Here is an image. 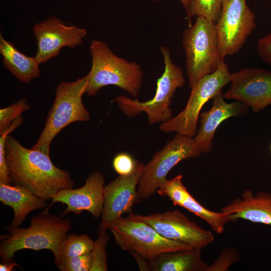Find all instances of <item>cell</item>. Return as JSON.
Returning <instances> with one entry per match:
<instances>
[{"label":"cell","instance_id":"cell-1","mask_svg":"<svg viewBox=\"0 0 271 271\" xmlns=\"http://www.w3.org/2000/svg\"><path fill=\"white\" fill-rule=\"evenodd\" d=\"M5 157L12 182L46 201L52 200L59 191L74 187L69 173L55 166L49 155L24 147L10 134Z\"/></svg>","mask_w":271,"mask_h":271},{"label":"cell","instance_id":"cell-2","mask_svg":"<svg viewBox=\"0 0 271 271\" xmlns=\"http://www.w3.org/2000/svg\"><path fill=\"white\" fill-rule=\"evenodd\" d=\"M92 64L87 75L85 93L93 96L102 87L115 85L136 98L140 93L143 73L137 62L115 55L104 42L92 40L89 47Z\"/></svg>","mask_w":271,"mask_h":271},{"label":"cell","instance_id":"cell-3","mask_svg":"<svg viewBox=\"0 0 271 271\" xmlns=\"http://www.w3.org/2000/svg\"><path fill=\"white\" fill-rule=\"evenodd\" d=\"M71 227L69 219L50 214L44 209L40 215L31 218L29 227H8L10 234L3 237L0 244L3 262L13 261L15 253L25 249H48L55 257L61 240Z\"/></svg>","mask_w":271,"mask_h":271},{"label":"cell","instance_id":"cell-4","mask_svg":"<svg viewBox=\"0 0 271 271\" xmlns=\"http://www.w3.org/2000/svg\"><path fill=\"white\" fill-rule=\"evenodd\" d=\"M87 81L86 75L74 81H61L58 84L45 126L32 149L50 155L51 143L61 130L73 122L90 119L82 101Z\"/></svg>","mask_w":271,"mask_h":271},{"label":"cell","instance_id":"cell-5","mask_svg":"<svg viewBox=\"0 0 271 271\" xmlns=\"http://www.w3.org/2000/svg\"><path fill=\"white\" fill-rule=\"evenodd\" d=\"M215 24L198 16L183 32L182 44L190 88L204 76L215 72L224 61L220 55Z\"/></svg>","mask_w":271,"mask_h":271},{"label":"cell","instance_id":"cell-6","mask_svg":"<svg viewBox=\"0 0 271 271\" xmlns=\"http://www.w3.org/2000/svg\"><path fill=\"white\" fill-rule=\"evenodd\" d=\"M160 49L163 57L165 69L157 80L154 97L148 101L141 102L137 99H131L120 95L113 100L122 112L128 116L146 112L151 125L157 122H165L172 117V110L170 107L172 98L177 89L185 83L183 70L173 62L169 49L165 46H161Z\"/></svg>","mask_w":271,"mask_h":271},{"label":"cell","instance_id":"cell-7","mask_svg":"<svg viewBox=\"0 0 271 271\" xmlns=\"http://www.w3.org/2000/svg\"><path fill=\"white\" fill-rule=\"evenodd\" d=\"M108 229L122 249L148 261L165 252L192 249L162 236L143 221L127 217H121L113 221L109 225Z\"/></svg>","mask_w":271,"mask_h":271},{"label":"cell","instance_id":"cell-8","mask_svg":"<svg viewBox=\"0 0 271 271\" xmlns=\"http://www.w3.org/2000/svg\"><path fill=\"white\" fill-rule=\"evenodd\" d=\"M228 65L223 61L213 73L201 78L191 87L184 109L177 115L163 122L160 129L165 132H177L194 138L197 132L198 120L203 105L230 81Z\"/></svg>","mask_w":271,"mask_h":271},{"label":"cell","instance_id":"cell-9","mask_svg":"<svg viewBox=\"0 0 271 271\" xmlns=\"http://www.w3.org/2000/svg\"><path fill=\"white\" fill-rule=\"evenodd\" d=\"M202 154L194 138L177 133L174 138L155 153L145 165L138 186L137 203L151 197L167 180L169 172L180 162L197 158Z\"/></svg>","mask_w":271,"mask_h":271},{"label":"cell","instance_id":"cell-10","mask_svg":"<svg viewBox=\"0 0 271 271\" xmlns=\"http://www.w3.org/2000/svg\"><path fill=\"white\" fill-rule=\"evenodd\" d=\"M255 28L246 0H224L215 29L223 59L239 51Z\"/></svg>","mask_w":271,"mask_h":271},{"label":"cell","instance_id":"cell-11","mask_svg":"<svg viewBox=\"0 0 271 271\" xmlns=\"http://www.w3.org/2000/svg\"><path fill=\"white\" fill-rule=\"evenodd\" d=\"M127 217L143 221L153 227L162 236L182 243L192 249L201 250L214 240L211 231L201 228L178 210L148 215L131 212Z\"/></svg>","mask_w":271,"mask_h":271},{"label":"cell","instance_id":"cell-12","mask_svg":"<svg viewBox=\"0 0 271 271\" xmlns=\"http://www.w3.org/2000/svg\"><path fill=\"white\" fill-rule=\"evenodd\" d=\"M224 98L234 99L255 113L271 105V72L259 67L245 68L230 74Z\"/></svg>","mask_w":271,"mask_h":271},{"label":"cell","instance_id":"cell-13","mask_svg":"<svg viewBox=\"0 0 271 271\" xmlns=\"http://www.w3.org/2000/svg\"><path fill=\"white\" fill-rule=\"evenodd\" d=\"M145 165L137 161L136 168L129 175L119 176L104 188L103 207L98 233L106 232L109 225L125 213H131L137 203V189Z\"/></svg>","mask_w":271,"mask_h":271},{"label":"cell","instance_id":"cell-14","mask_svg":"<svg viewBox=\"0 0 271 271\" xmlns=\"http://www.w3.org/2000/svg\"><path fill=\"white\" fill-rule=\"evenodd\" d=\"M33 32L37 44L35 57L40 64L57 57L63 47L73 49L81 45L87 33L86 29L67 25L55 16L36 24Z\"/></svg>","mask_w":271,"mask_h":271},{"label":"cell","instance_id":"cell-15","mask_svg":"<svg viewBox=\"0 0 271 271\" xmlns=\"http://www.w3.org/2000/svg\"><path fill=\"white\" fill-rule=\"evenodd\" d=\"M104 177L99 171L90 174L84 185L80 188L63 189L57 192L53 197L52 203L45 209L49 211L54 203L66 204L63 213L79 214L87 211L95 218L101 216L104 201Z\"/></svg>","mask_w":271,"mask_h":271},{"label":"cell","instance_id":"cell-16","mask_svg":"<svg viewBox=\"0 0 271 271\" xmlns=\"http://www.w3.org/2000/svg\"><path fill=\"white\" fill-rule=\"evenodd\" d=\"M156 192L161 196L168 197L174 205L181 206L202 219L218 234L224 231L227 223L235 221L229 214L222 211H211L199 203L183 184L181 174L172 179L166 180Z\"/></svg>","mask_w":271,"mask_h":271},{"label":"cell","instance_id":"cell-17","mask_svg":"<svg viewBox=\"0 0 271 271\" xmlns=\"http://www.w3.org/2000/svg\"><path fill=\"white\" fill-rule=\"evenodd\" d=\"M224 98L221 91L213 98L211 108L200 114V125L194 139L202 153L211 151L214 133L222 122L229 117L241 115L248 109L247 106L240 102L228 103Z\"/></svg>","mask_w":271,"mask_h":271},{"label":"cell","instance_id":"cell-18","mask_svg":"<svg viewBox=\"0 0 271 271\" xmlns=\"http://www.w3.org/2000/svg\"><path fill=\"white\" fill-rule=\"evenodd\" d=\"M221 211L229 214L235 221L242 219L271 225V193L261 191L254 195L246 189L241 197L234 199Z\"/></svg>","mask_w":271,"mask_h":271},{"label":"cell","instance_id":"cell-19","mask_svg":"<svg viewBox=\"0 0 271 271\" xmlns=\"http://www.w3.org/2000/svg\"><path fill=\"white\" fill-rule=\"evenodd\" d=\"M0 201L14 211L13 219L8 227H18L31 211L44 209L46 200L36 196L27 188L17 185L0 183Z\"/></svg>","mask_w":271,"mask_h":271},{"label":"cell","instance_id":"cell-20","mask_svg":"<svg viewBox=\"0 0 271 271\" xmlns=\"http://www.w3.org/2000/svg\"><path fill=\"white\" fill-rule=\"evenodd\" d=\"M201 250L191 249L162 253L148 262L146 270L207 271L209 265L202 259Z\"/></svg>","mask_w":271,"mask_h":271},{"label":"cell","instance_id":"cell-21","mask_svg":"<svg viewBox=\"0 0 271 271\" xmlns=\"http://www.w3.org/2000/svg\"><path fill=\"white\" fill-rule=\"evenodd\" d=\"M0 53L4 67L19 81L24 83L39 77L40 63L35 57H29L17 49L0 35Z\"/></svg>","mask_w":271,"mask_h":271},{"label":"cell","instance_id":"cell-22","mask_svg":"<svg viewBox=\"0 0 271 271\" xmlns=\"http://www.w3.org/2000/svg\"><path fill=\"white\" fill-rule=\"evenodd\" d=\"M94 241L88 235L66 234L61 240L55 261L61 258L71 257L89 253Z\"/></svg>","mask_w":271,"mask_h":271},{"label":"cell","instance_id":"cell-23","mask_svg":"<svg viewBox=\"0 0 271 271\" xmlns=\"http://www.w3.org/2000/svg\"><path fill=\"white\" fill-rule=\"evenodd\" d=\"M224 0H190L186 10L190 20L193 17H203L216 23L220 16Z\"/></svg>","mask_w":271,"mask_h":271},{"label":"cell","instance_id":"cell-24","mask_svg":"<svg viewBox=\"0 0 271 271\" xmlns=\"http://www.w3.org/2000/svg\"><path fill=\"white\" fill-rule=\"evenodd\" d=\"M98 234V238L94 241L93 248L90 252L91 262L90 271H106L107 263L106 248L109 236L106 232Z\"/></svg>","mask_w":271,"mask_h":271},{"label":"cell","instance_id":"cell-25","mask_svg":"<svg viewBox=\"0 0 271 271\" xmlns=\"http://www.w3.org/2000/svg\"><path fill=\"white\" fill-rule=\"evenodd\" d=\"M26 98L21 99L11 105L0 109V135L7 131L13 122L24 111L29 110Z\"/></svg>","mask_w":271,"mask_h":271},{"label":"cell","instance_id":"cell-26","mask_svg":"<svg viewBox=\"0 0 271 271\" xmlns=\"http://www.w3.org/2000/svg\"><path fill=\"white\" fill-rule=\"evenodd\" d=\"M61 271H90L91 265L90 253L82 255L61 258L55 261Z\"/></svg>","mask_w":271,"mask_h":271},{"label":"cell","instance_id":"cell-27","mask_svg":"<svg viewBox=\"0 0 271 271\" xmlns=\"http://www.w3.org/2000/svg\"><path fill=\"white\" fill-rule=\"evenodd\" d=\"M239 258L237 251L233 248H225L221 250L217 259L209 266L207 271H226Z\"/></svg>","mask_w":271,"mask_h":271},{"label":"cell","instance_id":"cell-28","mask_svg":"<svg viewBox=\"0 0 271 271\" xmlns=\"http://www.w3.org/2000/svg\"><path fill=\"white\" fill-rule=\"evenodd\" d=\"M137 161L130 154L122 152L114 157L112 166L119 176H125L132 173L134 170Z\"/></svg>","mask_w":271,"mask_h":271},{"label":"cell","instance_id":"cell-29","mask_svg":"<svg viewBox=\"0 0 271 271\" xmlns=\"http://www.w3.org/2000/svg\"><path fill=\"white\" fill-rule=\"evenodd\" d=\"M9 134L6 132L0 137V183L5 184H10L12 182L5 157V145Z\"/></svg>","mask_w":271,"mask_h":271},{"label":"cell","instance_id":"cell-30","mask_svg":"<svg viewBox=\"0 0 271 271\" xmlns=\"http://www.w3.org/2000/svg\"><path fill=\"white\" fill-rule=\"evenodd\" d=\"M256 50L261 60L271 65V33L258 40Z\"/></svg>","mask_w":271,"mask_h":271},{"label":"cell","instance_id":"cell-31","mask_svg":"<svg viewBox=\"0 0 271 271\" xmlns=\"http://www.w3.org/2000/svg\"><path fill=\"white\" fill-rule=\"evenodd\" d=\"M18 264L12 261L3 262L0 264L1 271H12L13 270L16 266H18Z\"/></svg>","mask_w":271,"mask_h":271},{"label":"cell","instance_id":"cell-32","mask_svg":"<svg viewBox=\"0 0 271 271\" xmlns=\"http://www.w3.org/2000/svg\"><path fill=\"white\" fill-rule=\"evenodd\" d=\"M149 1H151L152 2H158L160 1H164V0H149ZM180 1L182 4V5H183L184 7L185 8L186 11L188 7L190 0H180Z\"/></svg>","mask_w":271,"mask_h":271},{"label":"cell","instance_id":"cell-33","mask_svg":"<svg viewBox=\"0 0 271 271\" xmlns=\"http://www.w3.org/2000/svg\"><path fill=\"white\" fill-rule=\"evenodd\" d=\"M270 152H271V144H270Z\"/></svg>","mask_w":271,"mask_h":271}]
</instances>
